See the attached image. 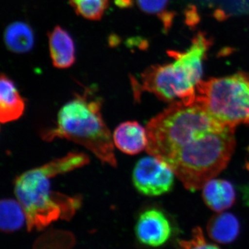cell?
<instances>
[{"instance_id":"cell-1","label":"cell","mask_w":249,"mask_h":249,"mask_svg":"<svg viewBox=\"0 0 249 249\" xmlns=\"http://www.w3.org/2000/svg\"><path fill=\"white\" fill-rule=\"evenodd\" d=\"M146 130L147 153L168 165L192 192L225 169L235 150V129L196 101L172 103L147 123Z\"/></svg>"},{"instance_id":"cell-2","label":"cell","mask_w":249,"mask_h":249,"mask_svg":"<svg viewBox=\"0 0 249 249\" xmlns=\"http://www.w3.org/2000/svg\"><path fill=\"white\" fill-rule=\"evenodd\" d=\"M89 163L83 152H70L42 166L28 170L14 182V193L22 205L28 230L40 231L58 220H70L80 209L82 197L52 191L51 178L82 168Z\"/></svg>"},{"instance_id":"cell-3","label":"cell","mask_w":249,"mask_h":249,"mask_svg":"<svg viewBox=\"0 0 249 249\" xmlns=\"http://www.w3.org/2000/svg\"><path fill=\"white\" fill-rule=\"evenodd\" d=\"M211 45V39L199 33L187 50L168 52L173 62L148 67L139 81L130 78L134 101L139 103L142 93L147 91L165 102H196V88L202 80L204 61Z\"/></svg>"},{"instance_id":"cell-4","label":"cell","mask_w":249,"mask_h":249,"mask_svg":"<svg viewBox=\"0 0 249 249\" xmlns=\"http://www.w3.org/2000/svg\"><path fill=\"white\" fill-rule=\"evenodd\" d=\"M103 101L94 90L87 88L64 105L57 116L54 128L41 132L47 142L65 139L85 147L102 162L116 168L113 137L102 114Z\"/></svg>"},{"instance_id":"cell-5","label":"cell","mask_w":249,"mask_h":249,"mask_svg":"<svg viewBox=\"0 0 249 249\" xmlns=\"http://www.w3.org/2000/svg\"><path fill=\"white\" fill-rule=\"evenodd\" d=\"M196 101L214 119L235 129L249 124V73L201 80Z\"/></svg>"},{"instance_id":"cell-6","label":"cell","mask_w":249,"mask_h":249,"mask_svg":"<svg viewBox=\"0 0 249 249\" xmlns=\"http://www.w3.org/2000/svg\"><path fill=\"white\" fill-rule=\"evenodd\" d=\"M175 176L168 165L150 155L141 159L136 163L132 181L141 194L156 196L169 193L173 189Z\"/></svg>"},{"instance_id":"cell-7","label":"cell","mask_w":249,"mask_h":249,"mask_svg":"<svg viewBox=\"0 0 249 249\" xmlns=\"http://www.w3.org/2000/svg\"><path fill=\"white\" fill-rule=\"evenodd\" d=\"M135 233L142 245L160 247L170 240L173 235V226L163 211L147 209L139 215L135 226Z\"/></svg>"},{"instance_id":"cell-8","label":"cell","mask_w":249,"mask_h":249,"mask_svg":"<svg viewBox=\"0 0 249 249\" xmlns=\"http://www.w3.org/2000/svg\"><path fill=\"white\" fill-rule=\"evenodd\" d=\"M112 137L114 145L127 155H135L146 150L148 142L146 128L137 121H125L119 124Z\"/></svg>"},{"instance_id":"cell-9","label":"cell","mask_w":249,"mask_h":249,"mask_svg":"<svg viewBox=\"0 0 249 249\" xmlns=\"http://www.w3.org/2000/svg\"><path fill=\"white\" fill-rule=\"evenodd\" d=\"M25 101L14 82L4 73L0 80V122L1 124L17 121L24 114Z\"/></svg>"},{"instance_id":"cell-10","label":"cell","mask_w":249,"mask_h":249,"mask_svg":"<svg viewBox=\"0 0 249 249\" xmlns=\"http://www.w3.org/2000/svg\"><path fill=\"white\" fill-rule=\"evenodd\" d=\"M202 189L205 204L215 212L222 213L230 209L235 203V188L227 180L211 178Z\"/></svg>"},{"instance_id":"cell-11","label":"cell","mask_w":249,"mask_h":249,"mask_svg":"<svg viewBox=\"0 0 249 249\" xmlns=\"http://www.w3.org/2000/svg\"><path fill=\"white\" fill-rule=\"evenodd\" d=\"M49 50L53 66L69 68L75 62V46L73 39L67 31L55 27L49 34Z\"/></svg>"},{"instance_id":"cell-12","label":"cell","mask_w":249,"mask_h":249,"mask_svg":"<svg viewBox=\"0 0 249 249\" xmlns=\"http://www.w3.org/2000/svg\"><path fill=\"white\" fill-rule=\"evenodd\" d=\"M240 231L238 219L229 213H218L208 223V235L217 243L223 245L232 243L238 237Z\"/></svg>"},{"instance_id":"cell-13","label":"cell","mask_w":249,"mask_h":249,"mask_svg":"<svg viewBox=\"0 0 249 249\" xmlns=\"http://www.w3.org/2000/svg\"><path fill=\"white\" fill-rule=\"evenodd\" d=\"M4 41L6 47L11 52L18 53H26L34 47V32L26 23H12L5 31Z\"/></svg>"},{"instance_id":"cell-14","label":"cell","mask_w":249,"mask_h":249,"mask_svg":"<svg viewBox=\"0 0 249 249\" xmlns=\"http://www.w3.org/2000/svg\"><path fill=\"white\" fill-rule=\"evenodd\" d=\"M27 222L25 212L19 201L3 199L0 204V227L4 232L19 230Z\"/></svg>"},{"instance_id":"cell-15","label":"cell","mask_w":249,"mask_h":249,"mask_svg":"<svg viewBox=\"0 0 249 249\" xmlns=\"http://www.w3.org/2000/svg\"><path fill=\"white\" fill-rule=\"evenodd\" d=\"M109 0H70L77 14L90 20H98L103 17Z\"/></svg>"},{"instance_id":"cell-16","label":"cell","mask_w":249,"mask_h":249,"mask_svg":"<svg viewBox=\"0 0 249 249\" xmlns=\"http://www.w3.org/2000/svg\"><path fill=\"white\" fill-rule=\"evenodd\" d=\"M140 9L146 14L156 15L163 22L165 29L168 30L172 25L174 15L168 11L170 0H136Z\"/></svg>"},{"instance_id":"cell-17","label":"cell","mask_w":249,"mask_h":249,"mask_svg":"<svg viewBox=\"0 0 249 249\" xmlns=\"http://www.w3.org/2000/svg\"><path fill=\"white\" fill-rule=\"evenodd\" d=\"M177 249H222L217 245L208 242L201 228L196 227L192 232L191 238L178 242Z\"/></svg>"},{"instance_id":"cell-18","label":"cell","mask_w":249,"mask_h":249,"mask_svg":"<svg viewBox=\"0 0 249 249\" xmlns=\"http://www.w3.org/2000/svg\"><path fill=\"white\" fill-rule=\"evenodd\" d=\"M116 6L121 8H127L132 6L133 0H114Z\"/></svg>"},{"instance_id":"cell-19","label":"cell","mask_w":249,"mask_h":249,"mask_svg":"<svg viewBox=\"0 0 249 249\" xmlns=\"http://www.w3.org/2000/svg\"><path fill=\"white\" fill-rule=\"evenodd\" d=\"M247 168H248V169L249 170V161L248 162V163H247Z\"/></svg>"}]
</instances>
